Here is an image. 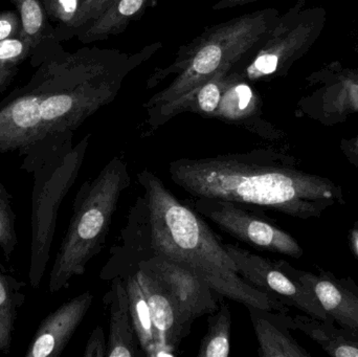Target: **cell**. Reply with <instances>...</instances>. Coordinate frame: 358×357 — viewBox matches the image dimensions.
I'll return each instance as SVG.
<instances>
[{
  "label": "cell",
  "mask_w": 358,
  "mask_h": 357,
  "mask_svg": "<svg viewBox=\"0 0 358 357\" xmlns=\"http://www.w3.org/2000/svg\"><path fill=\"white\" fill-rule=\"evenodd\" d=\"M278 19L273 8L248 13L208 27L182 46L171 64L151 75L148 88L168 78L171 81L145 104L147 115L187 98L218 73L245 64L268 37Z\"/></svg>",
  "instance_id": "3957f363"
},
{
  "label": "cell",
  "mask_w": 358,
  "mask_h": 357,
  "mask_svg": "<svg viewBox=\"0 0 358 357\" xmlns=\"http://www.w3.org/2000/svg\"><path fill=\"white\" fill-rule=\"evenodd\" d=\"M81 2L82 0H45V8L52 17L69 27Z\"/></svg>",
  "instance_id": "cb8c5ba5"
},
{
  "label": "cell",
  "mask_w": 358,
  "mask_h": 357,
  "mask_svg": "<svg viewBox=\"0 0 358 357\" xmlns=\"http://www.w3.org/2000/svg\"><path fill=\"white\" fill-rule=\"evenodd\" d=\"M94 296L85 291L48 314L36 330L24 357H59L92 307Z\"/></svg>",
  "instance_id": "9c48e42d"
},
{
  "label": "cell",
  "mask_w": 358,
  "mask_h": 357,
  "mask_svg": "<svg viewBox=\"0 0 358 357\" xmlns=\"http://www.w3.org/2000/svg\"><path fill=\"white\" fill-rule=\"evenodd\" d=\"M240 275L252 286L271 293L285 305L294 306L315 320L332 323L317 297L278 265L277 261L252 253L237 245L224 243Z\"/></svg>",
  "instance_id": "52a82bcc"
},
{
  "label": "cell",
  "mask_w": 358,
  "mask_h": 357,
  "mask_svg": "<svg viewBox=\"0 0 358 357\" xmlns=\"http://www.w3.org/2000/svg\"><path fill=\"white\" fill-rule=\"evenodd\" d=\"M25 283L0 272V352L10 354L18 312L25 302Z\"/></svg>",
  "instance_id": "ac0fdd59"
},
{
  "label": "cell",
  "mask_w": 358,
  "mask_h": 357,
  "mask_svg": "<svg viewBox=\"0 0 358 357\" xmlns=\"http://www.w3.org/2000/svg\"><path fill=\"white\" fill-rule=\"evenodd\" d=\"M231 314L227 304L208 314V330L202 337L197 357H229L231 354Z\"/></svg>",
  "instance_id": "d6986e66"
},
{
  "label": "cell",
  "mask_w": 358,
  "mask_h": 357,
  "mask_svg": "<svg viewBox=\"0 0 358 357\" xmlns=\"http://www.w3.org/2000/svg\"><path fill=\"white\" fill-rule=\"evenodd\" d=\"M169 175L192 197L224 199L303 219L320 216L338 193L330 180L299 171L266 150L179 159L170 163Z\"/></svg>",
  "instance_id": "7a4b0ae2"
},
{
  "label": "cell",
  "mask_w": 358,
  "mask_h": 357,
  "mask_svg": "<svg viewBox=\"0 0 358 357\" xmlns=\"http://www.w3.org/2000/svg\"><path fill=\"white\" fill-rule=\"evenodd\" d=\"M285 326L300 329L313 341L317 342L329 356L334 357H358V339L345 330H338L332 323L319 322L309 316L289 319L282 314Z\"/></svg>",
  "instance_id": "2e32d148"
},
{
  "label": "cell",
  "mask_w": 358,
  "mask_h": 357,
  "mask_svg": "<svg viewBox=\"0 0 358 357\" xmlns=\"http://www.w3.org/2000/svg\"><path fill=\"white\" fill-rule=\"evenodd\" d=\"M155 0H115L98 19L80 33L84 43L119 35L136 20Z\"/></svg>",
  "instance_id": "9a60e30c"
},
{
  "label": "cell",
  "mask_w": 358,
  "mask_h": 357,
  "mask_svg": "<svg viewBox=\"0 0 358 357\" xmlns=\"http://www.w3.org/2000/svg\"><path fill=\"white\" fill-rule=\"evenodd\" d=\"M73 133L57 134L27 151L22 169L33 174L31 192V243L29 278L39 289L50 261L61 203L80 174L88 145L86 136L73 147Z\"/></svg>",
  "instance_id": "5b68a950"
},
{
  "label": "cell",
  "mask_w": 358,
  "mask_h": 357,
  "mask_svg": "<svg viewBox=\"0 0 358 357\" xmlns=\"http://www.w3.org/2000/svg\"><path fill=\"white\" fill-rule=\"evenodd\" d=\"M278 265L288 275L300 281L317 297L328 316L353 333H358V296L331 277L296 270L283 260L277 261Z\"/></svg>",
  "instance_id": "8fae6325"
},
{
  "label": "cell",
  "mask_w": 358,
  "mask_h": 357,
  "mask_svg": "<svg viewBox=\"0 0 358 357\" xmlns=\"http://www.w3.org/2000/svg\"><path fill=\"white\" fill-rule=\"evenodd\" d=\"M250 321L259 344L261 357H309L296 340L275 322L273 312L248 306Z\"/></svg>",
  "instance_id": "5bb4252c"
},
{
  "label": "cell",
  "mask_w": 358,
  "mask_h": 357,
  "mask_svg": "<svg viewBox=\"0 0 358 357\" xmlns=\"http://www.w3.org/2000/svg\"><path fill=\"white\" fill-rule=\"evenodd\" d=\"M144 195L136 199L122 231L123 243L113 256L101 278L122 277L145 255H161L192 268L221 298L248 307L286 314L288 306L266 291L250 285L240 275L224 243L210 230L201 215L185 205L161 178L145 169L138 175Z\"/></svg>",
  "instance_id": "6da1fadb"
},
{
  "label": "cell",
  "mask_w": 358,
  "mask_h": 357,
  "mask_svg": "<svg viewBox=\"0 0 358 357\" xmlns=\"http://www.w3.org/2000/svg\"><path fill=\"white\" fill-rule=\"evenodd\" d=\"M20 17L14 10L0 13V42L18 37L20 33Z\"/></svg>",
  "instance_id": "d4e9b609"
},
{
  "label": "cell",
  "mask_w": 358,
  "mask_h": 357,
  "mask_svg": "<svg viewBox=\"0 0 358 357\" xmlns=\"http://www.w3.org/2000/svg\"><path fill=\"white\" fill-rule=\"evenodd\" d=\"M350 245L351 249H352L353 253L358 258V224L355 226V228L351 231L350 233Z\"/></svg>",
  "instance_id": "f1b7e54d"
},
{
  "label": "cell",
  "mask_w": 358,
  "mask_h": 357,
  "mask_svg": "<svg viewBox=\"0 0 358 357\" xmlns=\"http://www.w3.org/2000/svg\"><path fill=\"white\" fill-rule=\"evenodd\" d=\"M259 0H219L213 8L215 10H227V8H233L236 6H245V4L252 3V2H257Z\"/></svg>",
  "instance_id": "4316f807"
},
{
  "label": "cell",
  "mask_w": 358,
  "mask_h": 357,
  "mask_svg": "<svg viewBox=\"0 0 358 357\" xmlns=\"http://www.w3.org/2000/svg\"><path fill=\"white\" fill-rule=\"evenodd\" d=\"M16 66L4 67L0 69V92L8 85V82L14 75Z\"/></svg>",
  "instance_id": "83f0119b"
},
{
  "label": "cell",
  "mask_w": 358,
  "mask_h": 357,
  "mask_svg": "<svg viewBox=\"0 0 358 357\" xmlns=\"http://www.w3.org/2000/svg\"><path fill=\"white\" fill-rule=\"evenodd\" d=\"M115 0H82L79 10L69 27L73 29H85L98 19Z\"/></svg>",
  "instance_id": "603a6c76"
},
{
  "label": "cell",
  "mask_w": 358,
  "mask_h": 357,
  "mask_svg": "<svg viewBox=\"0 0 358 357\" xmlns=\"http://www.w3.org/2000/svg\"><path fill=\"white\" fill-rule=\"evenodd\" d=\"M33 50V46L19 36L0 42V69L16 66Z\"/></svg>",
  "instance_id": "7402d4cb"
},
{
  "label": "cell",
  "mask_w": 358,
  "mask_h": 357,
  "mask_svg": "<svg viewBox=\"0 0 358 357\" xmlns=\"http://www.w3.org/2000/svg\"><path fill=\"white\" fill-rule=\"evenodd\" d=\"M105 302L110 310L107 357H134L143 354L132 324L129 299L125 281L121 277L113 279V286Z\"/></svg>",
  "instance_id": "7c38bea8"
},
{
  "label": "cell",
  "mask_w": 358,
  "mask_h": 357,
  "mask_svg": "<svg viewBox=\"0 0 358 357\" xmlns=\"http://www.w3.org/2000/svg\"><path fill=\"white\" fill-rule=\"evenodd\" d=\"M107 354V341L105 337L102 326H96L90 335L85 350L84 357H104Z\"/></svg>",
  "instance_id": "484cf974"
},
{
  "label": "cell",
  "mask_w": 358,
  "mask_h": 357,
  "mask_svg": "<svg viewBox=\"0 0 358 357\" xmlns=\"http://www.w3.org/2000/svg\"><path fill=\"white\" fill-rule=\"evenodd\" d=\"M134 270L148 300L159 346L157 357L176 356L181 341L189 335L192 326L185 322L173 298L155 277L140 268Z\"/></svg>",
  "instance_id": "30bf717a"
},
{
  "label": "cell",
  "mask_w": 358,
  "mask_h": 357,
  "mask_svg": "<svg viewBox=\"0 0 358 357\" xmlns=\"http://www.w3.org/2000/svg\"><path fill=\"white\" fill-rule=\"evenodd\" d=\"M125 281L126 291L129 299L130 314L132 324L140 344L141 350L145 356L157 357V335L151 318L150 307L144 289L138 281L136 270L121 277Z\"/></svg>",
  "instance_id": "e0dca14e"
},
{
  "label": "cell",
  "mask_w": 358,
  "mask_h": 357,
  "mask_svg": "<svg viewBox=\"0 0 358 357\" xmlns=\"http://www.w3.org/2000/svg\"><path fill=\"white\" fill-rule=\"evenodd\" d=\"M136 268L155 277L167 289L185 322L191 326L194 321L218 309L220 296L192 268L163 256L150 254L138 258L123 276Z\"/></svg>",
  "instance_id": "ba28073f"
},
{
  "label": "cell",
  "mask_w": 358,
  "mask_h": 357,
  "mask_svg": "<svg viewBox=\"0 0 358 357\" xmlns=\"http://www.w3.org/2000/svg\"><path fill=\"white\" fill-rule=\"evenodd\" d=\"M20 17L19 37L36 48L45 29V16L40 0H12Z\"/></svg>",
  "instance_id": "ffe728a7"
},
{
  "label": "cell",
  "mask_w": 358,
  "mask_h": 357,
  "mask_svg": "<svg viewBox=\"0 0 358 357\" xmlns=\"http://www.w3.org/2000/svg\"><path fill=\"white\" fill-rule=\"evenodd\" d=\"M130 184L128 163L120 156L113 157L96 177L82 184L50 270V293L67 289L73 278L85 274L88 263L101 253L122 195Z\"/></svg>",
  "instance_id": "277c9868"
},
{
  "label": "cell",
  "mask_w": 358,
  "mask_h": 357,
  "mask_svg": "<svg viewBox=\"0 0 358 357\" xmlns=\"http://www.w3.org/2000/svg\"><path fill=\"white\" fill-rule=\"evenodd\" d=\"M216 119L241 126L259 136H266L258 117L256 98L252 89L231 71L227 75Z\"/></svg>",
  "instance_id": "4fadbf2b"
},
{
  "label": "cell",
  "mask_w": 358,
  "mask_h": 357,
  "mask_svg": "<svg viewBox=\"0 0 358 357\" xmlns=\"http://www.w3.org/2000/svg\"><path fill=\"white\" fill-rule=\"evenodd\" d=\"M191 207L223 232L252 247L292 258L303 256V249L294 237L250 211L248 205L224 199L193 197Z\"/></svg>",
  "instance_id": "8992f818"
},
{
  "label": "cell",
  "mask_w": 358,
  "mask_h": 357,
  "mask_svg": "<svg viewBox=\"0 0 358 357\" xmlns=\"http://www.w3.org/2000/svg\"><path fill=\"white\" fill-rule=\"evenodd\" d=\"M18 247L16 215L12 207V195L0 180V249L6 260H10Z\"/></svg>",
  "instance_id": "44dd1931"
}]
</instances>
